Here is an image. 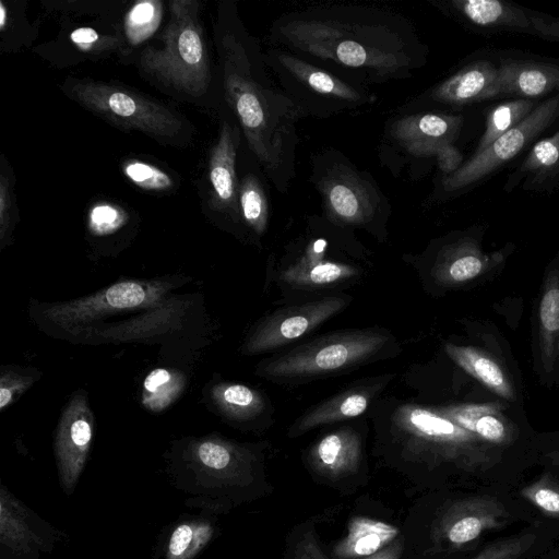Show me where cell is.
Returning a JSON list of instances; mask_svg holds the SVG:
<instances>
[{
    "label": "cell",
    "instance_id": "obj_1",
    "mask_svg": "<svg viewBox=\"0 0 559 559\" xmlns=\"http://www.w3.org/2000/svg\"><path fill=\"white\" fill-rule=\"evenodd\" d=\"M269 37L270 46L366 88L412 78L427 56L407 17L368 5L322 4L289 11L272 23Z\"/></svg>",
    "mask_w": 559,
    "mask_h": 559
},
{
    "label": "cell",
    "instance_id": "obj_2",
    "mask_svg": "<svg viewBox=\"0 0 559 559\" xmlns=\"http://www.w3.org/2000/svg\"><path fill=\"white\" fill-rule=\"evenodd\" d=\"M229 26L219 39L225 99L259 166L284 193L296 175L297 122L305 115L273 82L260 45L237 15Z\"/></svg>",
    "mask_w": 559,
    "mask_h": 559
},
{
    "label": "cell",
    "instance_id": "obj_3",
    "mask_svg": "<svg viewBox=\"0 0 559 559\" xmlns=\"http://www.w3.org/2000/svg\"><path fill=\"white\" fill-rule=\"evenodd\" d=\"M368 412L378 452L406 472L419 475L449 464L468 472L489 466L471 432L432 407L380 396Z\"/></svg>",
    "mask_w": 559,
    "mask_h": 559
},
{
    "label": "cell",
    "instance_id": "obj_4",
    "mask_svg": "<svg viewBox=\"0 0 559 559\" xmlns=\"http://www.w3.org/2000/svg\"><path fill=\"white\" fill-rule=\"evenodd\" d=\"M262 448L221 438L189 443L173 462V486L204 512L222 513L255 496L263 474Z\"/></svg>",
    "mask_w": 559,
    "mask_h": 559
},
{
    "label": "cell",
    "instance_id": "obj_5",
    "mask_svg": "<svg viewBox=\"0 0 559 559\" xmlns=\"http://www.w3.org/2000/svg\"><path fill=\"white\" fill-rule=\"evenodd\" d=\"M401 345L384 328L333 331L261 360L255 374L277 384H301L348 373L397 356Z\"/></svg>",
    "mask_w": 559,
    "mask_h": 559
},
{
    "label": "cell",
    "instance_id": "obj_6",
    "mask_svg": "<svg viewBox=\"0 0 559 559\" xmlns=\"http://www.w3.org/2000/svg\"><path fill=\"white\" fill-rule=\"evenodd\" d=\"M310 181L319 192L324 217L348 230L361 229L379 241L388 237L391 204L373 177L336 148L311 158Z\"/></svg>",
    "mask_w": 559,
    "mask_h": 559
},
{
    "label": "cell",
    "instance_id": "obj_7",
    "mask_svg": "<svg viewBox=\"0 0 559 559\" xmlns=\"http://www.w3.org/2000/svg\"><path fill=\"white\" fill-rule=\"evenodd\" d=\"M170 21L163 46L146 47L140 57L143 71L190 96L204 95L211 70L197 1L170 2Z\"/></svg>",
    "mask_w": 559,
    "mask_h": 559
},
{
    "label": "cell",
    "instance_id": "obj_8",
    "mask_svg": "<svg viewBox=\"0 0 559 559\" xmlns=\"http://www.w3.org/2000/svg\"><path fill=\"white\" fill-rule=\"evenodd\" d=\"M263 56L281 90L305 117L348 114L372 106L378 99L369 88L346 82L287 50L270 46Z\"/></svg>",
    "mask_w": 559,
    "mask_h": 559
},
{
    "label": "cell",
    "instance_id": "obj_9",
    "mask_svg": "<svg viewBox=\"0 0 559 559\" xmlns=\"http://www.w3.org/2000/svg\"><path fill=\"white\" fill-rule=\"evenodd\" d=\"M352 230L323 217H310L306 235L293 242L275 273L284 290L313 293L352 284L362 275L360 265L333 253L349 242Z\"/></svg>",
    "mask_w": 559,
    "mask_h": 559
},
{
    "label": "cell",
    "instance_id": "obj_10",
    "mask_svg": "<svg viewBox=\"0 0 559 559\" xmlns=\"http://www.w3.org/2000/svg\"><path fill=\"white\" fill-rule=\"evenodd\" d=\"M64 91L81 106L123 129H136L164 141L176 140L185 130L173 110L120 86L73 81Z\"/></svg>",
    "mask_w": 559,
    "mask_h": 559
},
{
    "label": "cell",
    "instance_id": "obj_11",
    "mask_svg": "<svg viewBox=\"0 0 559 559\" xmlns=\"http://www.w3.org/2000/svg\"><path fill=\"white\" fill-rule=\"evenodd\" d=\"M461 116L443 112H414L388 121L384 140L406 157H435L444 176L462 165V155L453 145L460 134Z\"/></svg>",
    "mask_w": 559,
    "mask_h": 559
},
{
    "label": "cell",
    "instance_id": "obj_12",
    "mask_svg": "<svg viewBox=\"0 0 559 559\" xmlns=\"http://www.w3.org/2000/svg\"><path fill=\"white\" fill-rule=\"evenodd\" d=\"M352 300L347 294H331L275 309L252 326L241 352L252 356L287 347L345 310Z\"/></svg>",
    "mask_w": 559,
    "mask_h": 559
},
{
    "label": "cell",
    "instance_id": "obj_13",
    "mask_svg": "<svg viewBox=\"0 0 559 559\" xmlns=\"http://www.w3.org/2000/svg\"><path fill=\"white\" fill-rule=\"evenodd\" d=\"M173 287L164 281H122L86 297L46 305L44 318L61 328H75L117 311L156 305Z\"/></svg>",
    "mask_w": 559,
    "mask_h": 559
},
{
    "label": "cell",
    "instance_id": "obj_14",
    "mask_svg": "<svg viewBox=\"0 0 559 559\" xmlns=\"http://www.w3.org/2000/svg\"><path fill=\"white\" fill-rule=\"evenodd\" d=\"M559 115V93L537 105L518 126L473 156L454 173L443 176L441 190L456 192L484 178L514 157Z\"/></svg>",
    "mask_w": 559,
    "mask_h": 559
},
{
    "label": "cell",
    "instance_id": "obj_15",
    "mask_svg": "<svg viewBox=\"0 0 559 559\" xmlns=\"http://www.w3.org/2000/svg\"><path fill=\"white\" fill-rule=\"evenodd\" d=\"M66 536L0 485V559H38Z\"/></svg>",
    "mask_w": 559,
    "mask_h": 559
},
{
    "label": "cell",
    "instance_id": "obj_16",
    "mask_svg": "<svg viewBox=\"0 0 559 559\" xmlns=\"http://www.w3.org/2000/svg\"><path fill=\"white\" fill-rule=\"evenodd\" d=\"M94 430V417L87 399L76 393L67 404L58 423L53 453L61 490L70 496L87 462Z\"/></svg>",
    "mask_w": 559,
    "mask_h": 559
},
{
    "label": "cell",
    "instance_id": "obj_17",
    "mask_svg": "<svg viewBox=\"0 0 559 559\" xmlns=\"http://www.w3.org/2000/svg\"><path fill=\"white\" fill-rule=\"evenodd\" d=\"M510 513L491 496L462 499L449 506L438 518L432 537L436 544L459 549L475 542L485 532L507 525Z\"/></svg>",
    "mask_w": 559,
    "mask_h": 559
},
{
    "label": "cell",
    "instance_id": "obj_18",
    "mask_svg": "<svg viewBox=\"0 0 559 559\" xmlns=\"http://www.w3.org/2000/svg\"><path fill=\"white\" fill-rule=\"evenodd\" d=\"M394 377V373H385L357 380L334 395L308 407L290 424L287 436L296 438L314 428L361 416L381 396Z\"/></svg>",
    "mask_w": 559,
    "mask_h": 559
},
{
    "label": "cell",
    "instance_id": "obj_19",
    "mask_svg": "<svg viewBox=\"0 0 559 559\" xmlns=\"http://www.w3.org/2000/svg\"><path fill=\"white\" fill-rule=\"evenodd\" d=\"M366 423L346 424L320 436L307 450L311 472L329 481L357 474L365 462Z\"/></svg>",
    "mask_w": 559,
    "mask_h": 559
},
{
    "label": "cell",
    "instance_id": "obj_20",
    "mask_svg": "<svg viewBox=\"0 0 559 559\" xmlns=\"http://www.w3.org/2000/svg\"><path fill=\"white\" fill-rule=\"evenodd\" d=\"M239 143V127L224 121L209 159L210 205L214 211L228 215L235 222L240 219V181L236 173Z\"/></svg>",
    "mask_w": 559,
    "mask_h": 559
},
{
    "label": "cell",
    "instance_id": "obj_21",
    "mask_svg": "<svg viewBox=\"0 0 559 559\" xmlns=\"http://www.w3.org/2000/svg\"><path fill=\"white\" fill-rule=\"evenodd\" d=\"M499 96L498 69L481 60L459 70L438 85L427 98L440 105L463 106Z\"/></svg>",
    "mask_w": 559,
    "mask_h": 559
},
{
    "label": "cell",
    "instance_id": "obj_22",
    "mask_svg": "<svg viewBox=\"0 0 559 559\" xmlns=\"http://www.w3.org/2000/svg\"><path fill=\"white\" fill-rule=\"evenodd\" d=\"M212 400L218 411L240 425L265 429L273 425L275 408L260 390L241 383L213 386Z\"/></svg>",
    "mask_w": 559,
    "mask_h": 559
},
{
    "label": "cell",
    "instance_id": "obj_23",
    "mask_svg": "<svg viewBox=\"0 0 559 559\" xmlns=\"http://www.w3.org/2000/svg\"><path fill=\"white\" fill-rule=\"evenodd\" d=\"M499 96H519L522 99L559 93V67L554 64L504 61L498 68Z\"/></svg>",
    "mask_w": 559,
    "mask_h": 559
},
{
    "label": "cell",
    "instance_id": "obj_24",
    "mask_svg": "<svg viewBox=\"0 0 559 559\" xmlns=\"http://www.w3.org/2000/svg\"><path fill=\"white\" fill-rule=\"evenodd\" d=\"M186 514L162 535L158 557L163 559H195L216 534L215 520L205 514Z\"/></svg>",
    "mask_w": 559,
    "mask_h": 559
},
{
    "label": "cell",
    "instance_id": "obj_25",
    "mask_svg": "<svg viewBox=\"0 0 559 559\" xmlns=\"http://www.w3.org/2000/svg\"><path fill=\"white\" fill-rule=\"evenodd\" d=\"M400 530L386 522L356 516L348 523L347 535L333 548L337 559H364L391 545Z\"/></svg>",
    "mask_w": 559,
    "mask_h": 559
},
{
    "label": "cell",
    "instance_id": "obj_26",
    "mask_svg": "<svg viewBox=\"0 0 559 559\" xmlns=\"http://www.w3.org/2000/svg\"><path fill=\"white\" fill-rule=\"evenodd\" d=\"M452 8L478 26L532 27L523 11L499 0H453Z\"/></svg>",
    "mask_w": 559,
    "mask_h": 559
},
{
    "label": "cell",
    "instance_id": "obj_27",
    "mask_svg": "<svg viewBox=\"0 0 559 559\" xmlns=\"http://www.w3.org/2000/svg\"><path fill=\"white\" fill-rule=\"evenodd\" d=\"M445 352L449 357L466 372L481 381L490 390L503 397H511L512 390L500 367L481 352L448 343Z\"/></svg>",
    "mask_w": 559,
    "mask_h": 559
},
{
    "label": "cell",
    "instance_id": "obj_28",
    "mask_svg": "<svg viewBox=\"0 0 559 559\" xmlns=\"http://www.w3.org/2000/svg\"><path fill=\"white\" fill-rule=\"evenodd\" d=\"M240 219L257 236L262 237L269 225V200L260 178L247 174L239 182Z\"/></svg>",
    "mask_w": 559,
    "mask_h": 559
},
{
    "label": "cell",
    "instance_id": "obj_29",
    "mask_svg": "<svg viewBox=\"0 0 559 559\" xmlns=\"http://www.w3.org/2000/svg\"><path fill=\"white\" fill-rule=\"evenodd\" d=\"M531 99H515L493 107L487 115L486 129L474 154L486 150L493 141L518 126L535 108Z\"/></svg>",
    "mask_w": 559,
    "mask_h": 559
},
{
    "label": "cell",
    "instance_id": "obj_30",
    "mask_svg": "<svg viewBox=\"0 0 559 559\" xmlns=\"http://www.w3.org/2000/svg\"><path fill=\"white\" fill-rule=\"evenodd\" d=\"M185 386L179 371L158 368L152 370L143 382L142 403L153 412H160L171 405Z\"/></svg>",
    "mask_w": 559,
    "mask_h": 559
},
{
    "label": "cell",
    "instance_id": "obj_31",
    "mask_svg": "<svg viewBox=\"0 0 559 559\" xmlns=\"http://www.w3.org/2000/svg\"><path fill=\"white\" fill-rule=\"evenodd\" d=\"M403 538L395 539L379 552L364 559H400L403 552ZM289 559H332L320 547L313 530L301 532L293 543Z\"/></svg>",
    "mask_w": 559,
    "mask_h": 559
},
{
    "label": "cell",
    "instance_id": "obj_32",
    "mask_svg": "<svg viewBox=\"0 0 559 559\" xmlns=\"http://www.w3.org/2000/svg\"><path fill=\"white\" fill-rule=\"evenodd\" d=\"M160 15V2H136L126 17V31L130 40L139 43L150 36L156 29Z\"/></svg>",
    "mask_w": 559,
    "mask_h": 559
},
{
    "label": "cell",
    "instance_id": "obj_33",
    "mask_svg": "<svg viewBox=\"0 0 559 559\" xmlns=\"http://www.w3.org/2000/svg\"><path fill=\"white\" fill-rule=\"evenodd\" d=\"M520 493L546 516L559 518V484L549 477L523 487Z\"/></svg>",
    "mask_w": 559,
    "mask_h": 559
},
{
    "label": "cell",
    "instance_id": "obj_34",
    "mask_svg": "<svg viewBox=\"0 0 559 559\" xmlns=\"http://www.w3.org/2000/svg\"><path fill=\"white\" fill-rule=\"evenodd\" d=\"M123 173L130 181L145 190L164 191L174 185L167 173L138 159L127 162L123 166Z\"/></svg>",
    "mask_w": 559,
    "mask_h": 559
},
{
    "label": "cell",
    "instance_id": "obj_35",
    "mask_svg": "<svg viewBox=\"0 0 559 559\" xmlns=\"http://www.w3.org/2000/svg\"><path fill=\"white\" fill-rule=\"evenodd\" d=\"M483 270L481 260L475 254H461L452 257L449 261L435 262L432 275L441 271V277L454 283H463L477 276Z\"/></svg>",
    "mask_w": 559,
    "mask_h": 559
},
{
    "label": "cell",
    "instance_id": "obj_36",
    "mask_svg": "<svg viewBox=\"0 0 559 559\" xmlns=\"http://www.w3.org/2000/svg\"><path fill=\"white\" fill-rule=\"evenodd\" d=\"M535 539L532 533L503 538L487 546L473 559H519L534 545Z\"/></svg>",
    "mask_w": 559,
    "mask_h": 559
},
{
    "label": "cell",
    "instance_id": "obj_37",
    "mask_svg": "<svg viewBox=\"0 0 559 559\" xmlns=\"http://www.w3.org/2000/svg\"><path fill=\"white\" fill-rule=\"evenodd\" d=\"M10 168L2 167L0 176V241L3 247L11 237L14 224L13 176Z\"/></svg>",
    "mask_w": 559,
    "mask_h": 559
},
{
    "label": "cell",
    "instance_id": "obj_38",
    "mask_svg": "<svg viewBox=\"0 0 559 559\" xmlns=\"http://www.w3.org/2000/svg\"><path fill=\"white\" fill-rule=\"evenodd\" d=\"M124 222V212L107 202L95 204L88 214V227L96 235L111 234L120 228Z\"/></svg>",
    "mask_w": 559,
    "mask_h": 559
},
{
    "label": "cell",
    "instance_id": "obj_39",
    "mask_svg": "<svg viewBox=\"0 0 559 559\" xmlns=\"http://www.w3.org/2000/svg\"><path fill=\"white\" fill-rule=\"evenodd\" d=\"M559 160V131L537 142L522 165L524 171L550 169Z\"/></svg>",
    "mask_w": 559,
    "mask_h": 559
},
{
    "label": "cell",
    "instance_id": "obj_40",
    "mask_svg": "<svg viewBox=\"0 0 559 559\" xmlns=\"http://www.w3.org/2000/svg\"><path fill=\"white\" fill-rule=\"evenodd\" d=\"M35 381L32 376L14 371H2L0 378V409L3 411L24 393Z\"/></svg>",
    "mask_w": 559,
    "mask_h": 559
},
{
    "label": "cell",
    "instance_id": "obj_41",
    "mask_svg": "<svg viewBox=\"0 0 559 559\" xmlns=\"http://www.w3.org/2000/svg\"><path fill=\"white\" fill-rule=\"evenodd\" d=\"M539 316L542 324L547 331L559 330V288H551L544 295Z\"/></svg>",
    "mask_w": 559,
    "mask_h": 559
},
{
    "label": "cell",
    "instance_id": "obj_42",
    "mask_svg": "<svg viewBox=\"0 0 559 559\" xmlns=\"http://www.w3.org/2000/svg\"><path fill=\"white\" fill-rule=\"evenodd\" d=\"M530 20L532 27L540 36L559 39V19L532 16Z\"/></svg>",
    "mask_w": 559,
    "mask_h": 559
},
{
    "label": "cell",
    "instance_id": "obj_43",
    "mask_svg": "<svg viewBox=\"0 0 559 559\" xmlns=\"http://www.w3.org/2000/svg\"><path fill=\"white\" fill-rule=\"evenodd\" d=\"M71 40L84 50H92L100 41V36L91 27H80L70 35Z\"/></svg>",
    "mask_w": 559,
    "mask_h": 559
},
{
    "label": "cell",
    "instance_id": "obj_44",
    "mask_svg": "<svg viewBox=\"0 0 559 559\" xmlns=\"http://www.w3.org/2000/svg\"><path fill=\"white\" fill-rule=\"evenodd\" d=\"M7 8L3 2H0V27L1 29H4L7 24Z\"/></svg>",
    "mask_w": 559,
    "mask_h": 559
}]
</instances>
